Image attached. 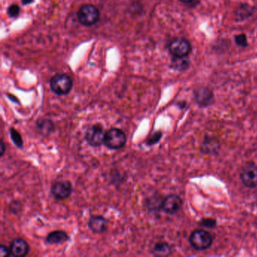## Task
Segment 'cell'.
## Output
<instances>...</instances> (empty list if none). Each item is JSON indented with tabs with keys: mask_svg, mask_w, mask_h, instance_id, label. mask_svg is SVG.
Listing matches in <instances>:
<instances>
[{
	"mask_svg": "<svg viewBox=\"0 0 257 257\" xmlns=\"http://www.w3.org/2000/svg\"><path fill=\"white\" fill-rule=\"evenodd\" d=\"M126 142H127L126 134L118 127H112L105 134L103 144L109 150H121L125 146Z\"/></svg>",
	"mask_w": 257,
	"mask_h": 257,
	"instance_id": "1",
	"label": "cell"
},
{
	"mask_svg": "<svg viewBox=\"0 0 257 257\" xmlns=\"http://www.w3.org/2000/svg\"><path fill=\"white\" fill-rule=\"evenodd\" d=\"M73 81L66 74H57L50 80V88L52 92L58 96L68 94L73 88Z\"/></svg>",
	"mask_w": 257,
	"mask_h": 257,
	"instance_id": "2",
	"label": "cell"
},
{
	"mask_svg": "<svg viewBox=\"0 0 257 257\" xmlns=\"http://www.w3.org/2000/svg\"><path fill=\"white\" fill-rule=\"evenodd\" d=\"M78 20L84 26H92L100 18L99 10L94 6L87 4L82 6L77 13Z\"/></svg>",
	"mask_w": 257,
	"mask_h": 257,
	"instance_id": "3",
	"label": "cell"
},
{
	"mask_svg": "<svg viewBox=\"0 0 257 257\" xmlns=\"http://www.w3.org/2000/svg\"><path fill=\"white\" fill-rule=\"evenodd\" d=\"M189 242L195 249L203 250L210 247L213 242V237L211 234L205 230L198 229L191 234Z\"/></svg>",
	"mask_w": 257,
	"mask_h": 257,
	"instance_id": "4",
	"label": "cell"
},
{
	"mask_svg": "<svg viewBox=\"0 0 257 257\" xmlns=\"http://www.w3.org/2000/svg\"><path fill=\"white\" fill-rule=\"evenodd\" d=\"M104 129L100 124L90 126L85 134L87 144L92 147H99L103 145L105 138Z\"/></svg>",
	"mask_w": 257,
	"mask_h": 257,
	"instance_id": "5",
	"label": "cell"
},
{
	"mask_svg": "<svg viewBox=\"0 0 257 257\" xmlns=\"http://www.w3.org/2000/svg\"><path fill=\"white\" fill-rule=\"evenodd\" d=\"M73 193V186L69 180H58L52 184L51 194L58 201L67 199Z\"/></svg>",
	"mask_w": 257,
	"mask_h": 257,
	"instance_id": "6",
	"label": "cell"
},
{
	"mask_svg": "<svg viewBox=\"0 0 257 257\" xmlns=\"http://www.w3.org/2000/svg\"><path fill=\"white\" fill-rule=\"evenodd\" d=\"M183 207V201L177 195H169L161 203V209L165 213L174 215L180 211Z\"/></svg>",
	"mask_w": 257,
	"mask_h": 257,
	"instance_id": "7",
	"label": "cell"
},
{
	"mask_svg": "<svg viewBox=\"0 0 257 257\" xmlns=\"http://www.w3.org/2000/svg\"><path fill=\"white\" fill-rule=\"evenodd\" d=\"M169 50L174 57H186L190 52L191 46L187 40L176 39L170 44Z\"/></svg>",
	"mask_w": 257,
	"mask_h": 257,
	"instance_id": "8",
	"label": "cell"
},
{
	"mask_svg": "<svg viewBox=\"0 0 257 257\" xmlns=\"http://www.w3.org/2000/svg\"><path fill=\"white\" fill-rule=\"evenodd\" d=\"M242 183L248 188H255L257 186V167L248 165L245 167L240 174Z\"/></svg>",
	"mask_w": 257,
	"mask_h": 257,
	"instance_id": "9",
	"label": "cell"
},
{
	"mask_svg": "<svg viewBox=\"0 0 257 257\" xmlns=\"http://www.w3.org/2000/svg\"><path fill=\"white\" fill-rule=\"evenodd\" d=\"M109 221L104 216H91L88 219V226L95 234H103L108 230Z\"/></svg>",
	"mask_w": 257,
	"mask_h": 257,
	"instance_id": "10",
	"label": "cell"
},
{
	"mask_svg": "<svg viewBox=\"0 0 257 257\" xmlns=\"http://www.w3.org/2000/svg\"><path fill=\"white\" fill-rule=\"evenodd\" d=\"M10 249L13 256L25 257L29 253L30 246L24 239L16 238L10 243Z\"/></svg>",
	"mask_w": 257,
	"mask_h": 257,
	"instance_id": "11",
	"label": "cell"
},
{
	"mask_svg": "<svg viewBox=\"0 0 257 257\" xmlns=\"http://www.w3.org/2000/svg\"><path fill=\"white\" fill-rule=\"evenodd\" d=\"M36 127L39 135L43 138H49L55 132V124L49 118H38L36 121Z\"/></svg>",
	"mask_w": 257,
	"mask_h": 257,
	"instance_id": "12",
	"label": "cell"
},
{
	"mask_svg": "<svg viewBox=\"0 0 257 257\" xmlns=\"http://www.w3.org/2000/svg\"><path fill=\"white\" fill-rule=\"evenodd\" d=\"M70 240V236L66 231L56 230L46 236V240L49 244H62Z\"/></svg>",
	"mask_w": 257,
	"mask_h": 257,
	"instance_id": "13",
	"label": "cell"
},
{
	"mask_svg": "<svg viewBox=\"0 0 257 257\" xmlns=\"http://www.w3.org/2000/svg\"><path fill=\"white\" fill-rule=\"evenodd\" d=\"M195 98L201 106H207L213 99V94L210 90L203 88L197 91Z\"/></svg>",
	"mask_w": 257,
	"mask_h": 257,
	"instance_id": "14",
	"label": "cell"
},
{
	"mask_svg": "<svg viewBox=\"0 0 257 257\" xmlns=\"http://www.w3.org/2000/svg\"><path fill=\"white\" fill-rule=\"evenodd\" d=\"M172 249L171 246L166 242H159L155 244L152 249V253L156 256H168L171 255Z\"/></svg>",
	"mask_w": 257,
	"mask_h": 257,
	"instance_id": "15",
	"label": "cell"
},
{
	"mask_svg": "<svg viewBox=\"0 0 257 257\" xmlns=\"http://www.w3.org/2000/svg\"><path fill=\"white\" fill-rule=\"evenodd\" d=\"M10 135L13 144H14L18 148L22 150V149L24 148V141L20 132L16 130L15 127H11L10 129Z\"/></svg>",
	"mask_w": 257,
	"mask_h": 257,
	"instance_id": "16",
	"label": "cell"
},
{
	"mask_svg": "<svg viewBox=\"0 0 257 257\" xmlns=\"http://www.w3.org/2000/svg\"><path fill=\"white\" fill-rule=\"evenodd\" d=\"M187 60L185 59V57H175L173 60V67L178 70H183L188 67Z\"/></svg>",
	"mask_w": 257,
	"mask_h": 257,
	"instance_id": "17",
	"label": "cell"
},
{
	"mask_svg": "<svg viewBox=\"0 0 257 257\" xmlns=\"http://www.w3.org/2000/svg\"><path fill=\"white\" fill-rule=\"evenodd\" d=\"M10 213L13 215H19L22 210V204L19 201H13L9 206Z\"/></svg>",
	"mask_w": 257,
	"mask_h": 257,
	"instance_id": "18",
	"label": "cell"
},
{
	"mask_svg": "<svg viewBox=\"0 0 257 257\" xmlns=\"http://www.w3.org/2000/svg\"><path fill=\"white\" fill-rule=\"evenodd\" d=\"M162 132H155V133L152 134L151 135L149 136L147 138L146 144L148 146H153L154 144H157L159 142V140L162 138Z\"/></svg>",
	"mask_w": 257,
	"mask_h": 257,
	"instance_id": "19",
	"label": "cell"
},
{
	"mask_svg": "<svg viewBox=\"0 0 257 257\" xmlns=\"http://www.w3.org/2000/svg\"><path fill=\"white\" fill-rule=\"evenodd\" d=\"M19 13H20V8H19V6L13 5L9 8L8 15L11 18L18 17Z\"/></svg>",
	"mask_w": 257,
	"mask_h": 257,
	"instance_id": "20",
	"label": "cell"
},
{
	"mask_svg": "<svg viewBox=\"0 0 257 257\" xmlns=\"http://www.w3.org/2000/svg\"><path fill=\"white\" fill-rule=\"evenodd\" d=\"M0 255L3 257H8L12 255L10 247L2 244L0 246Z\"/></svg>",
	"mask_w": 257,
	"mask_h": 257,
	"instance_id": "21",
	"label": "cell"
},
{
	"mask_svg": "<svg viewBox=\"0 0 257 257\" xmlns=\"http://www.w3.org/2000/svg\"><path fill=\"white\" fill-rule=\"evenodd\" d=\"M235 42L238 46H242V47H244L247 45V41H246V37H245L243 34H241V35L237 36L235 37Z\"/></svg>",
	"mask_w": 257,
	"mask_h": 257,
	"instance_id": "22",
	"label": "cell"
},
{
	"mask_svg": "<svg viewBox=\"0 0 257 257\" xmlns=\"http://www.w3.org/2000/svg\"><path fill=\"white\" fill-rule=\"evenodd\" d=\"M201 224L204 225V226L211 228V227L214 226L215 224H216V221L210 219H203V220H201Z\"/></svg>",
	"mask_w": 257,
	"mask_h": 257,
	"instance_id": "23",
	"label": "cell"
},
{
	"mask_svg": "<svg viewBox=\"0 0 257 257\" xmlns=\"http://www.w3.org/2000/svg\"><path fill=\"white\" fill-rule=\"evenodd\" d=\"M6 150H7V146H6L4 141L1 140V142H0V156L1 157L5 155Z\"/></svg>",
	"mask_w": 257,
	"mask_h": 257,
	"instance_id": "24",
	"label": "cell"
},
{
	"mask_svg": "<svg viewBox=\"0 0 257 257\" xmlns=\"http://www.w3.org/2000/svg\"><path fill=\"white\" fill-rule=\"evenodd\" d=\"M34 0H22V4L23 5H28V4H32Z\"/></svg>",
	"mask_w": 257,
	"mask_h": 257,
	"instance_id": "25",
	"label": "cell"
},
{
	"mask_svg": "<svg viewBox=\"0 0 257 257\" xmlns=\"http://www.w3.org/2000/svg\"><path fill=\"white\" fill-rule=\"evenodd\" d=\"M180 1L183 3H190L192 2V0H180Z\"/></svg>",
	"mask_w": 257,
	"mask_h": 257,
	"instance_id": "26",
	"label": "cell"
}]
</instances>
